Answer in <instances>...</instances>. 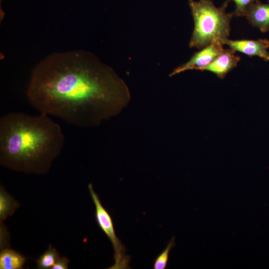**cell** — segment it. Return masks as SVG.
I'll list each match as a JSON object with an SVG mask.
<instances>
[{
  "label": "cell",
  "mask_w": 269,
  "mask_h": 269,
  "mask_svg": "<svg viewBox=\"0 0 269 269\" xmlns=\"http://www.w3.org/2000/svg\"><path fill=\"white\" fill-rule=\"evenodd\" d=\"M227 0L216 7L211 0H188L194 27L189 47L201 49L212 42L224 41L230 35V21L234 13H227Z\"/></svg>",
  "instance_id": "obj_3"
},
{
  "label": "cell",
  "mask_w": 269,
  "mask_h": 269,
  "mask_svg": "<svg viewBox=\"0 0 269 269\" xmlns=\"http://www.w3.org/2000/svg\"><path fill=\"white\" fill-rule=\"evenodd\" d=\"M233 1L236 5L234 14L236 16H245L248 7L259 0H228Z\"/></svg>",
  "instance_id": "obj_13"
},
{
  "label": "cell",
  "mask_w": 269,
  "mask_h": 269,
  "mask_svg": "<svg viewBox=\"0 0 269 269\" xmlns=\"http://www.w3.org/2000/svg\"><path fill=\"white\" fill-rule=\"evenodd\" d=\"M59 258L57 250L49 245L48 249L36 261L37 268L40 269H51Z\"/></svg>",
  "instance_id": "obj_11"
},
{
  "label": "cell",
  "mask_w": 269,
  "mask_h": 269,
  "mask_svg": "<svg viewBox=\"0 0 269 269\" xmlns=\"http://www.w3.org/2000/svg\"><path fill=\"white\" fill-rule=\"evenodd\" d=\"M175 245V238L173 237L165 249L155 259L153 266L154 269H165L166 268L169 252Z\"/></svg>",
  "instance_id": "obj_12"
},
{
  "label": "cell",
  "mask_w": 269,
  "mask_h": 269,
  "mask_svg": "<svg viewBox=\"0 0 269 269\" xmlns=\"http://www.w3.org/2000/svg\"><path fill=\"white\" fill-rule=\"evenodd\" d=\"M18 203L3 188H0V221L2 223L19 207Z\"/></svg>",
  "instance_id": "obj_10"
},
{
  "label": "cell",
  "mask_w": 269,
  "mask_h": 269,
  "mask_svg": "<svg viewBox=\"0 0 269 269\" xmlns=\"http://www.w3.org/2000/svg\"><path fill=\"white\" fill-rule=\"evenodd\" d=\"M223 44L235 51H239L250 57L258 56L265 61H269V53L267 51L269 41L267 39L232 40L226 39Z\"/></svg>",
  "instance_id": "obj_6"
},
{
  "label": "cell",
  "mask_w": 269,
  "mask_h": 269,
  "mask_svg": "<svg viewBox=\"0 0 269 269\" xmlns=\"http://www.w3.org/2000/svg\"><path fill=\"white\" fill-rule=\"evenodd\" d=\"M235 51L230 48L224 49L211 63L203 68L201 71H208L223 79L227 74L236 67L240 60V57L235 54Z\"/></svg>",
  "instance_id": "obj_7"
},
{
  "label": "cell",
  "mask_w": 269,
  "mask_h": 269,
  "mask_svg": "<svg viewBox=\"0 0 269 269\" xmlns=\"http://www.w3.org/2000/svg\"><path fill=\"white\" fill-rule=\"evenodd\" d=\"M64 143L60 125L46 114L12 112L0 118V163L9 169L46 173Z\"/></svg>",
  "instance_id": "obj_2"
},
{
  "label": "cell",
  "mask_w": 269,
  "mask_h": 269,
  "mask_svg": "<svg viewBox=\"0 0 269 269\" xmlns=\"http://www.w3.org/2000/svg\"><path fill=\"white\" fill-rule=\"evenodd\" d=\"M26 97L40 113L82 128L117 115L131 98L113 69L82 50L54 53L40 61L32 72Z\"/></svg>",
  "instance_id": "obj_1"
},
{
  "label": "cell",
  "mask_w": 269,
  "mask_h": 269,
  "mask_svg": "<svg viewBox=\"0 0 269 269\" xmlns=\"http://www.w3.org/2000/svg\"><path fill=\"white\" fill-rule=\"evenodd\" d=\"M250 23L263 32L269 30V3L257 1L247 8L245 15Z\"/></svg>",
  "instance_id": "obj_8"
},
{
  "label": "cell",
  "mask_w": 269,
  "mask_h": 269,
  "mask_svg": "<svg viewBox=\"0 0 269 269\" xmlns=\"http://www.w3.org/2000/svg\"><path fill=\"white\" fill-rule=\"evenodd\" d=\"M223 45L220 42L211 43L195 52L188 61L174 69L169 76H173L188 70H201L223 52L225 49Z\"/></svg>",
  "instance_id": "obj_5"
},
{
  "label": "cell",
  "mask_w": 269,
  "mask_h": 269,
  "mask_svg": "<svg viewBox=\"0 0 269 269\" xmlns=\"http://www.w3.org/2000/svg\"></svg>",
  "instance_id": "obj_15"
},
{
  "label": "cell",
  "mask_w": 269,
  "mask_h": 269,
  "mask_svg": "<svg viewBox=\"0 0 269 269\" xmlns=\"http://www.w3.org/2000/svg\"><path fill=\"white\" fill-rule=\"evenodd\" d=\"M88 187L95 204L97 223L111 241L114 249L115 263L108 269H129L130 257L126 254V249L116 234L112 219L110 214L102 205L99 196L94 191L92 184L89 183Z\"/></svg>",
  "instance_id": "obj_4"
},
{
  "label": "cell",
  "mask_w": 269,
  "mask_h": 269,
  "mask_svg": "<svg viewBox=\"0 0 269 269\" xmlns=\"http://www.w3.org/2000/svg\"><path fill=\"white\" fill-rule=\"evenodd\" d=\"M26 258L16 251L8 249H2L0 253V269H22Z\"/></svg>",
  "instance_id": "obj_9"
},
{
  "label": "cell",
  "mask_w": 269,
  "mask_h": 269,
  "mask_svg": "<svg viewBox=\"0 0 269 269\" xmlns=\"http://www.w3.org/2000/svg\"><path fill=\"white\" fill-rule=\"evenodd\" d=\"M69 260L65 257L59 258L56 261L51 269H67Z\"/></svg>",
  "instance_id": "obj_14"
}]
</instances>
